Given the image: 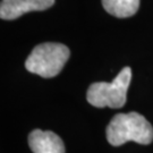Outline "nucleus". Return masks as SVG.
I'll return each mask as SVG.
<instances>
[{
    "instance_id": "obj_1",
    "label": "nucleus",
    "mask_w": 153,
    "mask_h": 153,
    "mask_svg": "<svg viewBox=\"0 0 153 153\" xmlns=\"http://www.w3.org/2000/svg\"><path fill=\"white\" fill-rule=\"evenodd\" d=\"M105 136L112 146H120L129 141L149 145L153 141V127L138 112L118 114L107 126Z\"/></svg>"
},
{
    "instance_id": "obj_2",
    "label": "nucleus",
    "mask_w": 153,
    "mask_h": 153,
    "mask_svg": "<svg viewBox=\"0 0 153 153\" xmlns=\"http://www.w3.org/2000/svg\"><path fill=\"white\" fill-rule=\"evenodd\" d=\"M71 51L62 43L45 42L38 44L25 61V68L43 78L57 76L69 59Z\"/></svg>"
},
{
    "instance_id": "obj_3",
    "label": "nucleus",
    "mask_w": 153,
    "mask_h": 153,
    "mask_svg": "<svg viewBox=\"0 0 153 153\" xmlns=\"http://www.w3.org/2000/svg\"><path fill=\"white\" fill-rule=\"evenodd\" d=\"M131 81V67H124L111 83L95 82L91 84L86 92V100L97 108H123L126 103L127 90Z\"/></svg>"
},
{
    "instance_id": "obj_4",
    "label": "nucleus",
    "mask_w": 153,
    "mask_h": 153,
    "mask_svg": "<svg viewBox=\"0 0 153 153\" xmlns=\"http://www.w3.org/2000/svg\"><path fill=\"white\" fill-rule=\"evenodd\" d=\"M55 5V0H1L0 17L14 21L31 11H42Z\"/></svg>"
},
{
    "instance_id": "obj_5",
    "label": "nucleus",
    "mask_w": 153,
    "mask_h": 153,
    "mask_svg": "<svg viewBox=\"0 0 153 153\" xmlns=\"http://www.w3.org/2000/svg\"><path fill=\"white\" fill-rule=\"evenodd\" d=\"M28 145L33 153H66L62 140L51 131H32L28 135Z\"/></svg>"
},
{
    "instance_id": "obj_6",
    "label": "nucleus",
    "mask_w": 153,
    "mask_h": 153,
    "mask_svg": "<svg viewBox=\"0 0 153 153\" xmlns=\"http://www.w3.org/2000/svg\"><path fill=\"white\" fill-rule=\"evenodd\" d=\"M104 10L118 18L135 15L140 8V0H102Z\"/></svg>"
}]
</instances>
